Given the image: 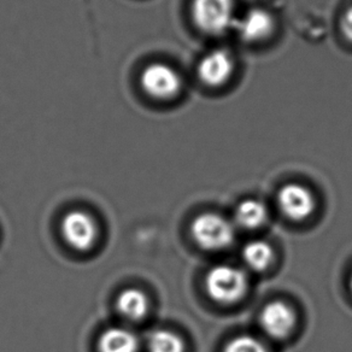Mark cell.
<instances>
[{"label": "cell", "mask_w": 352, "mask_h": 352, "mask_svg": "<svg viewBox=\"0 0 352 352\" xmlns=\"http://www.w3.org/2000/svg\"><path fill=\"white\" fill-rule=\"evenodd\" d=\"M140 88L145 96L156 102H173L182 92V75L171 65L162 62L147 64L139 78Z\"/></svg>", "instance_id": "1"}, {"label": "cell", "mask_w": 352, "mask_h": 352, "mask_svg": "<svg viewBox=\"0 0 352 352\" xmlns=\"http://www.w3.org/2000/svg\"><path fill=\"white\" fill-rule=\"evenodd\" d=\"M233 28L246 43L259 44L274 34L275 20L270 11L254 8L245 12L240 19H236Z\"/></svg>", "instance_id": "7"}, {"label": "cell", "mask_w": 352, "mask_h": 352, "mask_svg": "<svg viewBox=\"0 0 352 352\" xmlns=\"http://www.w3.org/2000/svg\"><path fill=\"white\" fill-rule=\"evenodd\" d=\"M280 209L291 220H304L313 214L315 199L308 188L289 184L283 187L278 196Z\"/></svg>", "instance_id": "8"}, {"label": "cell", "mask_w": 352, "mask_h": 352, "mask_svg": "<svg viewBox=\"0 0 352 352\" xmlns=\"http://www.w3.org/2000/svg\"><path fill=\"white\" fill-rule=\"evenodd\" d=\"M62 234L65 243L76 251L92 249L98 236V227L92 216L81 210L69 211L62 220Z\"/></svg>", "instance_id": "5"}, {"label": "cell", "mask_w": 352, "mask_h": 352, "mask_svg": "<svg viewBox=\"0 0 352 352\" xmlns=\"http://www.w3.org/2000/svg\"><path fill=\"white\" fill-rule=\"evenodd\" d=\"M223 352H268L263 342L250 336H240L232 339Z\"/></svg>", "instance_id": "15"}, {"label": "cell", "mask_w": 352, "mask_h": 352, "mask_svg": "<svg viewBox=\"0 0 352 352\" xmlns=\"http://www.w3.org/2000/svg\"><path fill=\"white\" fill-rule=\"evenodd\" d=\"M234 69V58L230 51L215 49L203 56L198 64L197 73L201 82L208 87L220 88L230 82Z\"/></svg>", "instance_id": "6"}, {"label": "cell", "mask_w": 352, "mask_h": 352, "mask_svg": "<svg viewBox=\"0 0 352 352\" xmlns=\"http://www.w3.org/2000/svg\"><path fill=\"white\" fill-rule=\"evenodd\" d=\"M340 30L344 38L352 44V4L347 8L340 20Z\"/></svg>", "instance_id": "16"}, {"label": "cell", "mask_w": 352, "mask_h": 352, "mask_svg": "<svg viewBox=\"0 0 352 352\" xmlns=\"http://www.w3.org/2000/svg\"><path fill=\"white\" fill-rule=\"evenodd\" d=\"M98 350L99 352H138L139 339L128 328H109L99 338Z\"/></svg>", "instance_id": "10"}, {"label": "cell", "mask_w": 352, "mask_h": 352, "mask_svg": "<svg viewBox=\"0 0 352 352\" xmlns=\"http://www.w3.org/2000/svg\"><path fill=\"white\" fill-rule=\"evenodd\" d=\"M261 326L265 334L275 339L287 337L296 324V315L287 304L273 302L261 313Z\"/></svg>", "instance_id": "9"}, {"label": "cell", "mask_w": 352, "mask_h": 352, "mask_svg": "<svg viewBox=\"0 0 352 352\" xmlns=\"http://www.w3.org/2000/svg\"><path fill=\"white\" fill-rule=\"evenodd\" d=\"M206 286L208 294L215 302L232 304L244 297L249 289V280L239 268L221 264L206 275Z\"/></svg>", "instance_id": "3"}, {"label": "cell", "mask_w": 352, "mask_h": 352, "mask_svg": "<svg viewBox=\"0 0 352 352\" xmlns=\"http://www.w3.org/2000/svg\"><path fill=\"white\" fill-rule=\"evenodd\" d=\"M192 236L197 244L206 250L228 248L235 238L232 222L217 214H203L192 222Z\"/></svg>", "instance_id": "4"}, {"label": "cell", "mask_w": 352, "mask_h": 352, "mask_svg": "<svg viewBox=\"0 0 352 352\" xmlns=\"http://www.w3.org/2000/svg\"><path fill=\"white\" fill-rule=\"evenodd\" d=\"M150 352H185L182 338L169 331H156L148 339Z\"/></svg>", "instance_id": "14"}, {"label": "cell", "mask_w": 352, "mask_h": 352, "mask_svg": "<svg viewBox=\"0 0 352 352\" xmlns=\"http://www.w3.org/2000/svg\"><path fill=\"white\" fill-rule=\"evenodd\" d=\"M350 286H351V289H352V275H351V279H350Z\"/></svg>", "instance_id": "17"}, {"label": "cell", "mask_w": 352, "mask_h": 352, "mask_svg": "<svg viewBox=\"0 0 352 352\" xmlns=\"http://www.w3.org/2000/svg\"><path fill=\"white\" fill-rule=\"evenodd\" d=\"M273 250L270 245L261 240H254L249 244L245 245L243 250V259L246 265L254 270V272H262L270 267L273 261Z\"/></svg>", "instance_id": "13"}, {"label": "cell", "mask_w": 352, "mask_h": 352, "mask_svg": "<svg viewBox=\"0 0 352 352\" xmlns=\"http://www.w3.org/2000/svg\"><path fill=\"white\" fill-rule=\"evenodd\" d=\"M116 308L123 318L131 321H140L146 316L150 303L146 294L140 289H127L118 296Z\"/></svg>", "instance_id": "11"}, {"label": "cell", "mask_w": 352, "mask_h": 352, "mask_svg": "<svg viewBox=\"0 0 352 352\" xmlns=\"http://www.w3.org/2000/svg\"><path fill=\"white\" fill-rule=\"evenodd\" d=\"M267 208L261 201L248 199L236 206L234 220L236 225L245 230H254L267 221Z\"/></svg>", "instance_id": "12"}, {"label": "cell", "mask_w": 352, "mask_h": 352, "mask_svg": "<svg viewBox=\"0 0 352 352\" xmlns=\"http://www.w3.org/2000/svg\"><path fill=\"white\" fill-rule=\"evenodd\" d=\"M234 0H192V20L206 34H223L234 27Z\"/></svg>", "instance_id": "2"}]
</instances>
